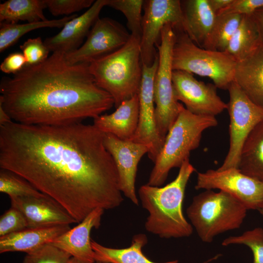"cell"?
Wrapping results in <instances>:
<instances>
[{"instance_id": "1", "label": "cell", "mask_w": 263, "mask_h": 263, "mask_svg": "<svg viewBox=\"0 0 263 263\" xmlns=\"http://www.w3.org/2000/svg\"><path fill=\"white\" fill-rule=\"evenodd\" d=\"M104 133L82 122L0 126V167L21 176L81 222L97 208L123 201Z\"/></svg>"}, {"instance_id": "2", "label": "cell", "mask_w": 263, "mask_h": 263, "mask_svg": "<svg viewBox=\"0 0 263 263\" xmlns=\"http://www.w3.org/2000/svg\"><path fill=\"white\" fill-rule=\"evenodd\" d=\"M0 106L16 122L56 126L95 118L114 105L96 83L89 63L71 64L54 52L0 84Z\"/></svg>"}, {"instance_id": "3", "label": "cell", "mask_w": 263, "mask_h": 263, "mask_svg": "<svg viewBox=\"0 0 263 263\" xmlns=\"http://www.w3.org/2000/svg\"><path fill=\"white\" fill-rule=\"evenodd\" d=\"M195 171L186 160L172 181L165 186L144 185L138 190L142 207L149 212L145 223L146 230L165 239L189 237L193 227L186 219L183 204L188 181Z\"/></svg>"}, {"instance_id": "4", "label": "cell", "mask_w": 263, "mask_h": 263, "mask_svg": "<svg viewBox=\"0 0 263 263\" xmlns=\"http://www.w3.org/2000/svg\"><path fill=\"white\" fill-rule=\"evenodd\" d=\"M96 84L113 97L116 108L138 94L142 76L140 38L131 36L117 51L89 63Z\"/></svg>"}, {"instance_id": "5", "label": "cell", "mask_w": 263, "mask_h": 263, "mask_svg": "<svg viewBox=\"0 0 263 263\" xmlns=\"http://www.w3.org/2000/svg\"><path fill=\"white\" fill-rule=\"evenodd\" d=\"M217 124L215 116L193 114L181 103L178 115L154 162L147 184L161 186L169 171L180 168L189 159L190 152L199 147L203 132Z\"/></svg>"}, {"instance_id": "6", "label": "cell", "mask_w": 263, "mask_h": 263, "mask_svg": "<svg viewBox=\"0 0 263 263\" xmlns=\"http://www.w3.org/2000/svg\"><path fill=\"white\" fill-rule=\"evenodd\" d=\"M247 210L240 201L224 191L206 190L193 198L187 214L201 241L210 243L216 236L239 228Z\"/></svg>"}, {"instance_id": "7", "label": "cell", "mask_w": 263, "mask_h": 263, "mask_svg": "<svg viewBox=\"0 0 263 263\" xmlns=\"http://www.w3.org/2000/svg\"><path fill=\"white\" fill-rule=\"evenodd\" d=\"M173 70L207 77L217 88L228 90L234 81L236 61L225 52L204 49L197 45L183 30H174Z\"/></svg>"}, {"instance_id": "8", "label": "cell", "mask_w": 263, "mask_h": 263, "mask_svg": "<svg viewBox=\"0 0 263 263\" xmlns=\"http://www.w3.org/2000/svg\"><path fill=\"white\" fill-rule=\"evenodd\" d=\"M175 34L172 25L167 24L156 45L158 64L154 79L155 117L159 136L164 141L176 119L181 103L175 98L172 83V56Z\"/></svg>"}, {"instance_id": "9", "label": "cell", "mask_w": 263, "mask_h": 263, "mask_svg": "<svg viewBox=\"0 0 263 263\" xmlns=\"http://www.w3.org/2000/svg\"><path fill=\"white\" fill-rule=\"evenodd\" d=\"M227 90L229 95L227 109L230 118L229 147L219 170L238 169L245 141L253 129L263 120V108L249 99L234 81Z\"/></svg>"}, {"instance_id": "10", "label": "cell", "mask_w": 263, "mask_h": 263, "mask_svg": "<svg viewBox=\"0 0 263 263\" xmlns=\"http://www.w3.org/2000/svg\"><path fill=\"white\" fill-rule=\"evenodd\" d=\"M140 51L143 65H151L158 56L156 45L161 32L170 24L173 30H183V17L179 0H145L143 7Z\"/></svg>"}, {"instance_id": "11", "label": "cell", "mask_w": 263, "mask_h": 263, "mask_svg": "<svg viewBox=\"0 0 263 263\" xmlns=\"http://www.w3.org/2000/svg\"><path fill=\"white\" fill-rule=\"evenodd\" d=\"M195 188L224 191L240 201L248 210L258 211L263 207V182L237 168L198 172Z\"/></svg>"}, {"instance_id": "12", "label": "cell", "mask_w": 263, "mask_h": 263, "mask_svg": "<svg viewBox=\"0 0 263 263\" xmlns=\"http://www.w3.org/2000/svg\"><path fill=\"white\" fill-rule=\"evenodd\" d=\"M131 34L121 24L109 18H99L79 48L65 54L71 64L89 63L125 45Z\"/></svg>"}, {"instance_id": "13", "label": "cell", "mask_w": 263, "mask_h": 263, "mask_svg": "<svg viewBox=\"0 0 263 263\" xmlns=\"http://www.w3.org/2000/svg\"><path fill=\"white\" fill-rule=\"evenodd\" d=\"M172 83L176 99L193 114L215 116L227 109L214 84L198 81L191 73L173 70Z\"/></svg>"}, {"instance_id": "14", "label": "cell", "mask_w": 263, "mask_h": 263, "mask_svg": "<svg viewBox=\"0 0 263 263\" xmlns=\"http://www.w3.org/2000/svg\"><path fill=\"white\" fill-rule=\"evenodd\" d=\"M158 64V56L150 66L142 64V76L139 93V118L136 132L131 140L147 146L149 158L154 162L164 141L159 135L155 122L154 79Z\"/></svg>"}, {"instance_id": "15", "label": "cell", "mask_w": 263, "mask_h": 263, "mask_svg": "<svg viewBox=\"0 0 263 263\" xmlns=\"http://www.w3.org/2000/svg\"><path fill=\"white\" fill-rule=\"evenodd\" d=\"M105 146L112 155L117 170L120 189L134 204L138 205L135 191L138 165L142 157L149 151L144 144L121 140L115 136L104 133Z\"/></svg>"}, {"instance_id": "16", "label": "cell", "mask_w": 263, "mask_h": 263, "mask_svg": "<svg viewBox=\"0 0 263 263\" xmlns=\"http://www.w3.org/2000/svg\"><path fill=\"white\" fill-rule=\"evenodd\" d=\"M11 207L25 217L28 228H38L77 223L57 203L44 195L39 197L10 198Z\"/></svg>"}, {"instance_id": "17", "label": "cell", "mask_w": 263, "mask_h": 263, "mask_svg": "<svg viewBox=\"0 0 263 263\" xmlns=\"http://www.w3.org/2000/svg\"><path fill=\"white\" fill-rule=\"evenodd\" d=\"M106 4V0L94 1L83 14L68 21L58 34L47 38L44 42L49 51L66 54L79 48Z\"/></svg>"}, {"instance_id": "18", "label": "cell", "mask_w": 263, "mask_h": 263, "mask_svg": "<svg viewBox=\"0 0 263 263\" xmlns=\"http://www.w3.org/2000/svg\"><path fill=\"white\" fill-rule=\"evenodd\" d=\"M104 211L101 208L95 209L77 225L55 239L51 244L83 263H94L90 234L93 228L100 226Z\"/></svg>"}, {"instance_id": "19", "label": "cell", "mask_w": 263, "mask_h": 263, "mask_svg": "<svg viewBox=\"0 0 263 263\" xmlns=\"http://www.w3.org/2000/svg\"><path fill=\"white\" fill-rule=\"evenodd\" d=\"M139 118L138 94L123 101L111 114H101L94 119L93 125L104 133L131 141L137 130Z\"/></svg>"}, {"instance_id": "20", "label": "cell", "mask_w": 263, "mask_h": 263, "mask_svg": "<svg viewBox=\"0 0 263 263\" xmlns=\"http://www.w3.org/2000/svg\"><path fill=\"white\" fill-rule=\"evenodd\" d=\"M184 30L199 47L204 48L214 25L216 15L208 0H181Z\"/></svg>"}, {"instance_id": "21", "label": "cell", "mask_w": 263, "mask_h": 263, "mask_svg": "<svg viewBox=\"0 0 263 263\" xmlns=\"http://www.w3.org/2000/svg\"><path fill=\"white\" fill-rule=\"evenodd\" d=\"M234 81L253 103L263 108V45L237 61Z\"/></svg>"}, {"instance_id": "22", "label": "cell", "mask_w": 263, "mask_h": 263, "mask_svg": "<svg viewBox=\"0 0 263 263\" xmlns=\"http://www.w3.org/2000/svg\"><path fill=\"white\" fill-rule=\"evenodd\" d=\"M70 228L69 225L27 228L0 237V253H30L45 244L51 243Z\"/></svg>"}, {"instance_id": "23", "label": "cell", "mask_w": 263, "mask_h": 263, "mask_svg": "<svg viewBox=\"0 0 263 263\" xmlns=\"http://www.w3.org/2000/svg\"><path fill=\"white\" fill-rule=\"evenodd\" d=\"M148 242L144 234L134 235L131 245L126 248H113L103 246L92 240L95 262L108 263H158L149 260L142 252V248ZM162 263H179L173 260Z\"/></svg>"}, {"instance_id": "24", "label": "cell", "mask_w": 263, "mask_h": 263, "mask_svg": "<svg viewBox=\"0 0 263 263\" xmlns=\"http://www.w3.org/2000/svg\"><path fill=\"white\" fill-rule=\"evenodd\" d=\"M238 169L244 174L263 182V120L245 141Z\"/></svg>"}, {"instance_id": "25", "label": "cell", "mask_w": 263, "mask_h": 263, "mask_svg": "<svg viewBox=\"0 0 263 263\" xmlns=\"http://www.w3.org/2000/svg\"><path fill=\"white\" fill-rule=\"evenodd\" d=\"M261 44L258 27L253 15H244L225 52L237 62L245 58Z\"/></svg>"}, {"instance_id": "26", "label": "cell", "mask_w": 263, "mask_h": 263, "mask_svg": "<svg viewBox=\"0 0 263 263\" xmlns=\"http://www.w3.org/2000/svg\"><path fill=\"white\" fill-rule=\"evenodd\" d=\"M45 0H8L0 4V21L18 23L19 20L37 22L47 20L43 10Z\"/></svg>"}, {"instance_id": "27", "label": "cell", "mask_w": 263, "mask_h": 263, "mask_svg": "<svg viewBox=\"0 0 263 263\" xmlns=\"http://www.w3.org/2000/svg\"><path fill=\"white\" fill-rule=\"evenodd\" d=\"M76 14L52 20L37 22L0 23V52H2L15 44L22 36L34 30L45 28H61L69 20L76 17Z\"/></svg>"}, {"instance_id": "28", "label": "cell", "mask_w": 263, "mask_h": 263, "mask_svg": "<svg viewBox=\"0 0 263 263\" xmlns=\"http://www.w3.org/2000/svg\"><path fill=\"white\" fill-rule=\"evenodd\" d=\"M242 17V15L234 14L217 15L210 37L204 49L225 52Z\"/></svg>"}, {"instance_id": "29", "label": "cell", "mask_w": 263, "mask_h": 263, "mask_svg": "<svg viewBox=\"0 0 263 263\" xmlns=\"http://www.w3.org/2000/svg\"><path fill=\"white\" fill-rule=\"evenodd\" d=\"M0 191L7 194L10 198L45 195L21 176L2 169L0 170Z\"/></svg>"}, {"instance_id": "30", "label": "cell", "mask_w": 263, "mask_h": 263, "mask_svg": "<svg viewBox=\"0 0 263 263\" xmlns=\"http://www.w3.org/2000/svg\"><path fill=\"white\" fill-rule=\"evenodd\" d=\"M143 4L142 0H106V6L123 13L131 34L141 39Z\"/></svg>"}, {"instance_id": "31", "label": "cell", "mask_w": 263, "mask_h": 263, "mask_svg": "<svg viewBox=\"0 0 263 263\" xmlns=\"http://www.w3.org/2000/svg\"><path fill=\"white\" fill-rule=\"evenodd\" d=\"M244 244L248 246L253 255V263H263V228L258 227L247 230L238 236H231L225 239L223 246Z\"/></svg>"}, {"instance_id": "32", "label": "cell", "mask_w": 263, "mask_h": 263, "mask_svg": "<svg viewBox=\"0 0 263 263\" xmlns=\"http://www.w3.org/2000/svg\"><path fill=\"white\" fill-rule=\"evenodd\" d=\"M71 257L68 252L48 243L27 253L22 263H67Z\"/></svg>"}, {"instance_id": "33", "label": "cell", "mask_w": 263, "mask_h": 263, "mask_svg": "<svg viewBox=\"0 0 263 263\" xmlns=\"http://www.w3.org/2000/svg\"><path fill=\"white\" fill-rule=\"evenodd\" d=\"M20 49L26 58V66L43 62L48 58L50 52L40 37L27 39L20 46Z\"/></svg>"}, {"instance_id": "34", "label": "cell", "mask_w": 263, "mask_h": 263, "mask_svg": "<svg viewBox=\"0 0 263 263\" xmlns=\"http://www.w3.org/2000/svg\"><path fill=\"white\" fill-rule=\"evenodd\" d=\"M28 228L27 222L22 213L11 207L0 217V237Z\"/></svg>"}, {"instance_id": "35", "label": "cell", "mask_w": 263, "mask_h": 263, "mask_svg": "<svg viewBox=\"0 0 263 263\" xmlns=\"http://www.w3.org/2000/svg\"><path fill=\"white\" fill-rule=\"evenodd\" d=\"M46 8L55 16L69 15L83 9L89 8L93 0H45Z\"/></svg>"}, {"instance_id": "36", "label": "cell", "mask_w": 263, "mask_h": 263, "mask_svg": "<svg viewBox=\"0 0 263 263\" xmlns=\"http://www.w3.org/2000/svg\"><path fill=\"white\" fill-rule=\"evenodd\" d=\"M262 8L263 0H233L227 7L217 15L225 14L252 15L257 10Z\"/></svg>"}, {"instance_id": "37", "label": "cell", "mask_w": 263, "mask_h": 263, "mask_svg": "<svg viewBox=\"0 0 263 263\" xmlns=\"http://www.w3.org/2000/svg\"><path fill=\"white\" fill-rule=\"evenodd\" d=\"M26 60L20 52H14L4 58L0 65V70L6 74H16L26 66Z\"/></svg>"}, {"instance_id": "38", "label": "cell", "mask_w": 263, "mask_h": 263, "mask_svg": "<svg viewBox=\"0 0 263 263\" xmlns=\"http://www.w3.org/2000/svg\"><path fill=\"white\" fill-rule=\"evenodd\" d=\"M232 1L233 0H208L210 6L216 15L227 7Z\"/></svg>"}, {"instance_id": "39", "label": "cell", "mask_w": 263, "mask_h": 263, "mask_svg": "<svg viewBox=\"0 0 263 263\" xmlns=\"http://www.w3.org/2000/svg\"><path fill=\"white\" fill-rule=\"evenodd\" d=\"M253 16L257 24L261 43L263 45V8L257 10Z\"/></svg>"}, {"instance_id": "40", "label": "cell", "mask_w": 263, "mask_h": 263, "mask_svg": "<svg viewBox=\"0 0 263 263\" xmlns=\"http://www.w3.org/2000/svg\"><path fill=\"white\" fill-rule=\"evenodd\" d=\"M13 120L5 111L3 108L0 106V126L10 122Z\"/></svg>"}, {"instance_id": "41", "label": "cell", "mask_w": 263, "mask_h": 263, "mask_svg": "<svg viewBox=\"0 0 263 263\" xmlns=\"http://www.w3.org/2000/svg\"><path fill=\"white\" fill-rule=\"evenodd\" d=\"M222 255L221 254H218L214 256L205 261L204 262L201 263H210L213 261H214L216 260H217L219 258H220Z\"/></svg>"}, {"instance_id": "42", "label": "cell", "mask_w": 263, "mask_h": 263, "mask_svg": "<svg viewBox=\"0 0 263 263\" xmlns=\"http://www.w3.org/2000/svg\"><path fill=\"white\" fill-rule=\"evenodd\" d=\"M67 263H83L79 261H78L77 260H76V259L73 258V257H71L69 260V261L67 262Z\"/></svg>"}, {"instance_id": "43", "label": "cell", "mask_w": 263, "mask_h": 263, "mask_svg": "<svg viewBox=\"0 0 263 263\" xmlns=\"http://www.w3.org/2000/svg\"><path fill=\"white\" fill-rule=\"evenodd\" d=\"M258 211L260 212V214L262 216L263 218V207L260 209Z\"/></svg>"}, {"instance_id": "44", "label": "cell", "mask_w": 263, "mask_h": 263, "mask_svg": "<svg viewBox=\"0 0 263 263\" xmlns=\"http://www.w3.org/2000/svg\"><path fill=\"white\" fill-rule=\"evenodd\" d=\"M95 263H102V262H96Z\"/></svg>"}]
</instances>
